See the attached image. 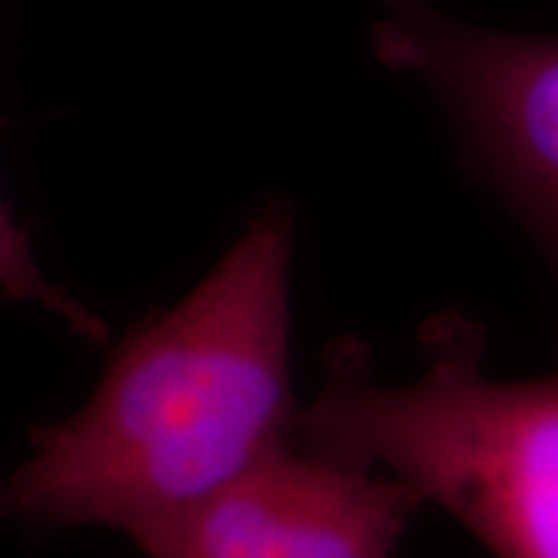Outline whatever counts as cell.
<instances>
[{
	"label": "cell",
	"mask_w": 558,
	"mask_h": 558,
	"mask_svg": "<svg viewBox=\"0 0 558 558\" xmlns=\"http://www.w3.org/2000/svg\"><path fill=\"white\" fill-rule=\"evenodd\" d=\"M292 213L269 202L190 295L140 318L88 401L32 432L0 520L132 543L295 439Z\"/></svg>",
	"instance_id": "6da1fadb"
},
{
	"label": "cell",
	"mask_w": 558,
	"mask_h": 558,
	"mask_svg": "<svg viewBox=\"0 0 558 558\" xmlns=\"http://www.w3.org/2000/svg\"><path fill=\"white\" fill-rule=\"evenodd\" d=\"M422 347V375L383 386L365 349L339 341L295 442L401 478L497 558H558V373L494 380L463 316L432 318Z\"/></svg>",
	"instance_id": "7a4b0ae2"
},
{
	"label": "cell",
	"mask_w": 558,
	"mask_h": 558,
	"mask_svg": "<svg viewBox=\"0 0 558 558\" xmlns=\"http://www.w3.org/2000/svg\"><path fill=\"white\" fill-rule=\"evenodd\" d=\"M373 50L435 90L473 163L548 251L558 275V37L463 24L429 0H380Z\"/></svg>",
	"instance_id": "3957f363"
},
{
	"label": "cell",
	"mask_w": 558,
	"mask_h": 558,
	"mask_svg": "<svg viewBox=\"0 0 558 558\" xmlns=\"http://www.w3.org/2000/svg\"><path fill=\"white\" fill-rule=\"evenodd\" d=\"M422 505L401 478L292 439L135 546L148 558H390Z\"/></svg>",
	"instance_id": "277c9868"
},
{
	"label": "cell",
	"mask_w": 558,
	"mask_h": 558,
	"mask_svg": "<svg viewBox=\"0 0 558 558\" xmlns=\"http://www.w3.org/2000/svg\"><path fill=\"white\" fill-rule=\"evenodd\" d=\"M0 290L13 300L41 305L54 318L65 320L81 339L94 341V344L107 339L104 320L96 318L88 308H83L81 303H75L65 290L54 288L45 277V271L37 267L24 228L13 220L3 199H0Z\"/></svg>",
	"instance_id": "5b68a950"
}]
</instances>
